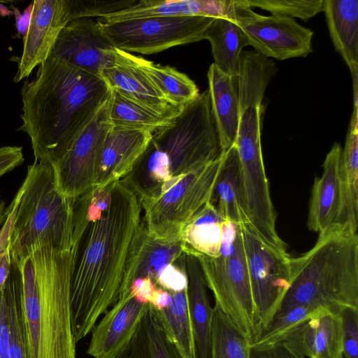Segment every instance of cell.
I'll return each instance as SVG.
<instances>
[{
    "label": "cell",
    "instance_id": "ee69618b",
    "mask_svg": "<svg viewBox=\"0 0 358 358\" xmlns=\"http://www.w3.org/2000/svg\"><path fill=\"white\" fill-rule=\"evenodd\" d=\"M157 287L150 278H136L131 284L129 294L138 302L148 304Z\"/></svg>",
    "mask_w": 358,
    "mask_h": 358
},
{
    "label": "cell",
    "instance_id": "8fae6325",
    "mask_svg": "<svg viewBox=\"0 0 358 358\" xmlns=\"http://www.w3.org/2000/svg\"><path fill=\"white\" fill-rule=\"evenodd\" d=\"M241 226L258 336L275 314L289 287L291 257L287 251L278 250L266 244L250 224Z\"/></svg>",
    "mask_w": 358,
    "mask_h": 358
},
{
    "label": "cell",
    "instance_id": "7402d4cb",
    "mask_svg": "<svg viewBox=\"0 0 358 358\" xmlns=\"http://www.w3.org/2000/svg\"><path fill=\"white\" fill-rule=\"evenodd\" d=\"M210 202L224 220L250 224L241 165L235 144L222 152V166Z\"/></svg>",
    "mask_w": 358,
    "mask_h": 358
},
{
    "label": "cell",
    "instance_id": "52a82bcc",
    "mask_svg": "<svg viewBox=\"0 0 358 358\" xmlns=\"http://www.w3.org/2000/svg\"><path fill=\"white\" fill-rule=\"evenodd\" d=\"M217 306L251 341L258 335L241 224L224 220L219 256H195Z\"/></svg>",
    "mask_w": 358,
    "mask_h": 358
},
{
    "label": "cell",
    "instance_id": "f35d334b",
    "mask_svg": "<svg viewBox=\"0 0 358 358\" xmlns=\"http://www.w3.org/2000/svg\"><path fill=\"white\" fill-rule=\"evenodd\" d=\"M136 0H66L71 21L80 18L101 17L127 8Z\"/></svg>",
    "mask_w": 358,
    "mask_h": 358
},
{
    "label": "cell",
    "instance_id": "ba28073f",
    "mask_svg": "<svg viewBox=\"0 0 358 358\" xmlns=\"http://www.w3.org/2000/svg\"><path fill=\"white\" fill-rule=\"evenodd\" d=\"M222 162V152L208 164L178 178L157 196L141 201L149 236L181 239L183 229L210 201Z\"/></svg>",
    "mask_w": 358,
    "mask_h": 358
},
{
    "label": "cell",
    "instance_id": "2e32d148",
    "mask_svg": "<svg viewBox=\"0 0 358 358\" xmlns=\"http://www.w3.org/2000/svg\"><path fill=\"white\" fill-rule=\"evenodd\" d=\"M71 22L66 0H35L28 29L23 37L15 83L28 78L46 60L62 29Z\"/></svg>",
    "mask_w": 358,
    "mask_h": 358
},
{
    "label": "cell",
    "instance_id": "8d00e7d4",
    "mask_svg": "<svg viewBox=\"0 0 358 358\" xmlns=\"http://www.w3.org/2000/svg\"><path fill=\"white\" fill-rule=\"evenodd\" d=\"M322 308H324L300 305L275 315L251 345H260L277 341L287 331Z\"/></svg>",
    "mask_w": 358,
    "mask_h": 358
},
{
    "label": "cell",
    "instance_id": "bcb514c9",
    "mask_svg": "<svg viewBox=\"0 0 358 358\" xmlns=\"http://www.w3.org/2000/svg\"><path fill=\"white\" fill-rule=\"evenodd\" d=\"M15 18L16 21V28L20 34L24 37L27 33L29 27L31 13L32 10V3L30 4L23 12L21 13L20 10L12 5Z\"/></svg>",
    "mask_w": 358,
    "mask_h": 358
},
{
    "label": "cell",
    "instance_id": "277c9868",
    "mask_svg": "<svg viewBox=\"0 0 358 358\" xmlns=\"http://www.w3.org/2000/svg\"><path fill=\"white\" fill-rule=\"evenodd\" d=\"M15 264L22 280L30 358H76L71 308L72 248L43 246Z\"/></svg>",
    "mask_w": 358,
    "mask_h": 358
},
{
    "label": "cell",
    "instance_id": "836d02e7",
    "mask_svg": "<svg viewBox=\"0 0 358 358\" xmlns=\"http://www.w3.org/2000/svg\"><path fill=\"white\" fill-rule=\"evenodd\" d=\"M184 249L181 239L159 240L149 236L147 233L135 278L147 277L155 282L157 275L164 268L178 262L185 254Z\"/></svg>",
    "mask_w": 358,
    "mask_h": 358
},
{
    "label": "cell",
    "instance_id": "d6986e66",
    "mask_svg": "<svg viewBox=\"0 0 358 358\" xmlns=\"http://www.w3.org/2000/svg\"><path fill=\"white\" fill-rule=\"evenodd\" d=\"M342 149L339 143H334L323 163L322 174L315 178L313 185L307 226L319 234L338 223L343 199Z\"/></svg>",
    "mask_w": 358,
    "mask_h": 358
},
{
    "label": "cell",
    "instance_id": "30bf717a",
    "mask_svg": "<svg viewBox=\"0 0 358 358\" xmlns=\"http://www.w3.org/2000/svg\"><path fill=\"white\" fill-rule=\"evenodd\" d=\"M215 18L199 16L149 17L115 22L98 19L112 45L127 52L155 54L204 39Z\"/></svg>",
    "mask_w": 358,
    "mask_h": 358
},
{
    "label": "cell",
    "instance_id": "74e56055",
    "mask_svg": "<svg viewBox=\"0 0 358 358\" xmlns=\"http://www.w3.org/2000/svg\"><path fill=\"white\" fill-rule=\"evenodd\" d=\"M248 5L268 10L271 15L307 21L323 10L324 0H245Z\"/></svg>",
    "mask_w": 358,
    "mask_h": 358
},
{
    "label": "cell",
    "instance_id": "6da1fadb",
    "mask_svg": "<svg viewBox=\"0 0 358 358\" xmlns=\"http://www.w3.org/2000/svg\"><path fill=\"white\" fill-rule=\"evenodd\" d=\"M71 308L76 343L129 294L147 236L139 198L122 180L74 199Z\"/></svg>",
    "mask_w": 358,
    "mask_h": 358
},
{
    "label": "cell",
    "instance_id": "f546056e",
    "mask_svg": "<svg viewBox=\"0 0 358 358\" xmlns=\"http://www.w3.org/2000/svg\"><path fill=\"white\" fill-rule=\"evenodd\" d=\"M110 91L109 118L113 127L145 130L153 134L173 119L165 117L115 90Z\"/></svg>",
    "mask_w": 358,
    "mask_h": 358
},
{
    "label": "cell",
    "instance_id": "9c48e42d",
    "mask_svg": "<svg viewBox=\"0 0 358 358\" xmlns=\"http://www.w3.org/2000/svg\"><path fill=\"white\" fill-rule=\"evenodd\" d=\"M263 115L258 108L242 113L235 145L241 165L250 225L266 244L287 251L286 244L276 231V213L264 164L261 145Z\"/></svg>",
    "mask_w": 358,
    "mask_h": 358
},
{
    "label": "cell",
    "instance_id": "7dc6e473",
    "mask_svg": "<svg viewBox=\"0 0 358 358\" xmlns=\"http://www.w3.org/2000/svg\"><path fill=\"white\" fill-rule=\"evenodd\" d=\"M6 207L4 201L1 199L0 195V226L3 224L6 220Z\"/></svg>",
    "mask_w": 358,
    "mask_h": 358
},
{
    "label": "cell",
    "instance_id": "4fadbf2b",
    "mask_svg": "<svg viewBox=\"0 0 358 358\" xmlns=\"http://www.w3.org/2000/svg\"><path fill=\"white\" fill-rule=\"evenodd\" d=\"M243 31L248 45L266 57L285 60L306 57L313 51V32L294 18L262 15L245 0H237L233 20Z\"/></svg>",
    "mask_w": 358,
    "mask_h": 358
},
{
    "label": "cell",
    "instance_id": "ab89813d",
    "mask_svg": "<svg viewBox=\"0 0 358 358\" xmlns=\"http://www.w3.org/2000/svg\"><path fill=\"white\" fill-rule=\"evenodd\" d=\"M343 358H358V308H345L340 313Z\"/></svg>",
    "mask_w": 358,
    "mask_h": 358
},
{
    "label": "cell",
    "instance_id": "3957f363",
    "mask_svg": "<svg viewBox=\"0 0 358 358\" xmlns=\"http://www.w3.org/2000/svg\"><path fill=\"white\" fill-rule=\"evenodd\" d=\"M222 152L207 89L170 124L152 134L145 152L121 180L140 201L155 198L181 176L213 162Z\"/></svg>",
    "mask_w": 358,
    "mask_h": 358
},
{
    "label": "cell",
    "instance_id": "83f0119b",
    "mask_svg": "<svg viewBox=\"0 0 358 358\" xmlns=\"http://www.w3.org/2000/svg\"><path fill=\"white\" fill-rule=\"evenodd\" d=\"M342 208L338 224L358 228V110L353 109L342 149Z\"/></svg>",
    "mask_w": 358,
    "mask_h": 358
},
{
    "label": "cell",
    "instance_id": "e575fe53",
    "mask_svg": "<svg viewBox=\"0 0 358 358\" xmlns=\"http://www.w3.org/2000/svg\"><path fill=\"white\" fill-rule=\"evenodd\" d=\"M147 358H182L169 337L159 311L148 303L141 321Z\"/></svg>",
    "mask_w": 358,
    "mask_h": 358
},
{
    "label": "cell",
    "instance_id": "7a4b0ae2",
    "mask_svg": "<svg viewBox=\"0 0 358 358\" xmlns=\"http://www.w3.org/2000/svg\"><path fill=\"white\" fill-rule=\"evenodd\" d=\"M110 89L99 76L52 56L38 67L35 78L21 90L22 124L35 161L51 164L108 99Z\"/></svg>",
    "mask_w": 358,
    "mask_h": 358
},
{
    "label": "cell",
    "instance_id": "d6a6232c",
    "mask_svg": "<svg viewBox=\"0 0 358 358\" xmlns=\"http://www.w3.org/2000/svg\"><path fill=\"white\" fill-rule=\"evenodd\" d=\"M210 358H250L251 341L217 306H214Z\"/></svg>",
    "mask_w": 358,
    "mask_h": 358
},
{
    "label": "cell",
    "instance_id": "8992f818",
    "mask_svg": "<svg viewBox=\"0 0 358 358\" xmlns=\"http://www.w3.org/2000/svg\"><path fill=\"white\" fill-rule=\"evenodd\" d=\"M74 200L57 189L52 165L35 161L6 208L3 224L8 232L12 262H22L35 250L50 246L70 250L73 245Z\"/></svg>",
    "mask_w": 358,
    "mask_h": 358
},
{
    "label": "cell",
    "instance_id": "ac0fdd59",
    "mask_svg": "<svg viewBox=\"0 0 358 358\" xmlns=\"http://www.w3.org/2000/svg\"><path fill=\"white\" fill-rule=\"evenodd\" d=\"M339 313L322 308L277 341L285 342L306 357L337 358L342 354Z\"/></svg>",
    "mask_w": 358,
    "mask_h": 358
},
{
    "label": "cell",
    "instance_id": "ffe728a7",
    "mask_svg": "<svg viewBox=\"0 0 358 358\" xmlns=\"http://www.w3.org/2000/svg\"><path fill=\"white\" fill-rule=\"evenodd\" d=\"M237 0H141L99 19L115 22L149 17L199 16L233 20Z\"/></svg>",
    "mask_w": 358,
    "mask_h": 358
},
{
    "label": "cell",
    "instance_id": "44dd1931",
    "mask_svg": "<svg viewBox=\"0 0 358 358\" xmlns=\"http://www.w3.org/2000/svg\"><path fill=\"white\" fill-rule=\"evenodd\" d=\"M152 133L111 126L102 149L94 187L121 180L128 175L146 150Z\"/></svg>",
    "mask_w": 358,
    "mask_h": 358
},
{
    "label": "cell",
    "instance_id": "f1b7e54d",
    "mask_svg": "<svg viewBox=\"0 0 358 358\" xmlns=\"http://www.w3.org/2000/svg\"><path fill=\"white\" fill-rule=\"evenodd\" d=\"M204 39L210 43L215 66L229 76H236L241 54L248 45L237 24L228 18H215L206 29Z\"/></svg>",
    "mask_w": 358,
    "mask_h": 358
},
{
    "label": "cell",
    "instance_id": "4dcf8cb0",
    "mask_svg": "<svg viewBox=\"0 0 358 358\" xmlns=\"http://www.w3.org/2000/svg\"><path fill=\"white\" fill-rule=\"evenodd\" d=\"M142 67L163 97L174 106L183 108L200 94L195 83L174 68L156 64L144 58Z\"/></svg>",
    "mask_w": 358,
    "mask_h": 358
},
{
    "label": "cell",
    "instance_id": "4316f807",
    "mask_svg": "<svg viewBox=\"0 0 358 358\" xmlns=\"http://www.w3.org/2000/svg\"><path fill=\"white\" fill-rule=\"evenodd\" d=\"M224 220L209 201L183 229L180 238L184 251L194 256L218 257Z\"/></svg>",
    "mask_w": 358,
    "mask_h": 358
},
{
    "label": "cell",
    "instance_id": "5bb4252c",
    "mask_svg": "<svg viewBox=\"0 0 358 358\" xmlns=\"http://www.w3.org/2000/svg\"><path fill=\"white\" fill-rule=\"evenodd\" d=\"M143 57L114 48L100 77L108 88L169 119L182 109L169 103L142 67Z\"/></svg>",
    "mask_w": 358,
    "mask_h": 358
},
{
    "label": "cell",
    "instance_id": "60d3db41",
    "mask_svg": "<svg viewBox=\"0 0 358 358\" xmlns=\"http://www.w3.org/2000/svg\"><path fill=\"white\" fill-rule=\"evenodd\" d=\"M155 283L171 293L182 292L187 287L185 269V253L178 260L164 268L157 275Z\"/></svg>",
    "mask_w": 358,
    "mask_h": 358
},
{
    "label": "cell",
    "instance_id": "9a60e30c",
    "mask_svg": "<svg viewBox=\"0 0 358 358\" xmlns=\"http://www.w3.org/2000/svg\"><path fill=\"white\" fill-rule=\"evenodd\" d=\"M114 48L101 31L98 19L80 18L62 29L50 56L100 77Z\"/></svg>",
    "mask_w": 358,
    "mask_h": 358
},
{
    "label": "cell",
    "instance_id": "b9f144b4",
    "mask_svg": "<svg viewBox=\"0 0 358 358\" xmlns=\"http://www.w3.org/2000/svg\"><path fill=\"white\" fill-rule=\"evenodd\" d=\"M250 358H306L282 341L252 345Z\"/></svg>",
    "mask_w": 358,
    "mask_h": 358
},
{
    "label": "cell",
    "instance_id": "cb8c5ba5",
    "mask_svg": "<svg viewBox=\"0 0 358 358\" xmlns=\"http://www.w3.org/2000/svg\"><path fill=\"white\" fill-rule=\"evenodd\" d=\"M185 253L187 277V300L197 358H210L213 308L207 293V285L197 258Z\"/></svg>",
    "mask_w": 358,
    "mask_h": 358
},
{
    "label": "cell",
    "instance_id": "f6af8a7d",
    "mask_svg": "<svg viewBox=\"0 0 358 358\" xmlns=\"http://www.w3.org/2000/svg\"><path fill=\"white\" fill-rule=\"evenodd\" d=\"M173 299L172 293L162 288L157 287L150 301L154 308L160 312L169 307Z\"/></svg>",
    "mask_w": 358,
    "mask_h": 358
},
{
    "label": "cell",
    "instance_id": "7bdbcfd3",
    "mask_svg": "<svg viewBox=\"0 0 358 358\" xmlns=\"http://www.w3.org/2000/svg\"><path fill=\"white\" fill-rule=\"evenodd\" d=\"M22 148L6 145L0 147V178L24 162Z\"/></svg>",
    "mask_w": 358,
    "mask_h": 358
},
{
    "label": "cell",
    "instance_id": "1f68e13d",
    "mask_svg": "<svg viewBox=\"0 0 358 358\" xmlns=\"http://www.w3.org/2000/svg\"><path fill=\"white\" fill-rule=\"evenodd\" d=\"M187 288L182 292L172 293L171 304L159 313L166 333L181 357L197 358Z\"/></svg>",
    "mask_w": 358,
    "mask_h": 358
},
{
    "label": "cell",
    "instance_id": "5b68a950",
    "mask_svg": "<svg viewBox=\"0 0 358 358\" xmlns=\"http://www.w3.org/2000/svg\"><path fill=\"white\" fill-rule=\"evenodd\" d=\"M357 231L331 225L310 250L290 258V285L275 315L300 305L337 313L358 308Z\"/></svg>",
    "mask_w": 358,
    "mask_h": 358
},
{
    "label": "cell",
    "instance_id": "d590c367",
    "mask_svg": "<svg viewBox=\"0 0 358 358\" xmlns=\"http://www.w3.org/2000/svg\"><path fill=\"white\" fill-rule=\"evenodd\" d=\"M22 288L20 271L13 262L11 273L0 290V358H11L10 313L15 299Z\"/></svg>",
    "mask_w": 358,
    "mask_h": 358
},
{
    "label": "cell",
    "instance_id": "603a6c76",
    "mask_svg": "<svg viewBox=\"0 0 358 358\" xmlns=\"http://www.w3.org/2000/svg\"><path fill=\"white\" fill-rule=\"evenodd\" d=\"M207 76L212 111L224 151L235 144L241 120L236 83L234 76L222 72L213 63Z\"/></svg>",
    "mask_w": 358,
    "mask_h": 358
},
{
    "label": "cell",
    "instance_id": "d4e9b609",
    "mask_svg": "<svg viewBox=\"0 0 358 358\" xmlns=\"http://www.w3.org/2000/svg\"><path fill=\"white\" fill-rule=\"evenodd\" d=\"M322 11L336 50L350 70L358 67V1L324 0Z\"/></svg>",
    "mask_w": 358,
    "mask_h": 358
},
{
    "label": "cell",
    "instance_id": "e0dca14e",
    "mask_svg": "<svg viewBox=\"0 0 358 358\" xmlns=\"http://www.w3.org/2000/svg\"><path fill=\"white\" fill-rule=\"evenodd\" d=\"M147 305L129 294L119 299L90 333L87 355L93 358H115L134 335Z\"/></svg>",
    "mask_w": 358,
    "mask_h": 358
},
{
    "label": "cell",
    "instance_id": "7c38bea8",
    "mask_svg": "<svg viewBox=\"0 0 358 358\" xmlns=\"http://www.w3.org/2000/svg\"><path fill=\"white\" fill-rule=\"evenodd\" d=\"M111 126L108 99L69 149L52 164L57 187L66 197L74 200L94 187L104 141Z\"/></svg>",
    "mask_w": 358,
    "mask_h": 358
},
{
    "label": "cell",
    "instance_id": "c3c4849f",
    "mask_svg": "<svg viewBox=\"0 0 358 358\" xmlns=\"http://www.w3.org/2000/svg\"><path fill=\"white\" fill-rule=\"evenodd\" d=\"M337 358H343L342 354L341 355H339Z\"/></svg>",
    "mask_w": 358,
    "mask_h": 358
},
{
    "label": "cell",
    "instance_id": "484cf974",
    "mask_svg": "<svg viewBox=\"0 0 358 358\" xmlns=\"http://www.w3.org/2000/svg\"><path fill=\"white\" fill-rule=\"evenodd\" d=\"M275 73V62L256 51H243L235 77L241 114L262 105L266 87Z\"/></svg>",
    "mask_w": 358,
    "mask_h": 358
}]
</instances>
